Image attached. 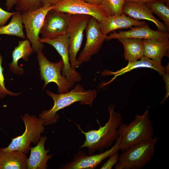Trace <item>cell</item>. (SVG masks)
I'll return each mask as SVG.
<instances>
[{"label":"cell","instance_id":"35","mask_svg":"<svg viewBox=\"0 0 169 169\" xmlns=\"http://www.w3.org/2000/svg\"><path fill=\"white\" fill-rule=\"evenodd\" d=\"M161 1L164 3L166 5L169 6V0H159Z\"/></svg>","mask_w":169,"mask_h":169},{"label":"cell","instance_id":"29","mask_svg":"<svg viewBox=\"0 0 169 169\" xmlns=\"http://www.w3.org/2000/svg\"><path fill=\"white\" fill-rule=\"evenodd\" d=\"M110 158L100 168L101 169H111L113 166L118 161L119 158L118 152L110 156Z\"/></svg>","mask_w":169,"mask_h":169},{"label":"cell","instance_id":"23","mask_svg":"<svg viewBox=\"0 0 169 169\" xmlns=\"http://www.w3.org/2000/svg\"><path fill=\"white\" fill-rule=\"evenodd\" d=\"M22 13L16 11L12 16L10 22L7 25L0 27V35H14L23 39L26 36L23 30Z\"/></svg>","mask_w":169,"mask_h":169},{"label":"cell","instance_id":"26","mask_svg":"<svg viewBox=\"0 0 169 169\" xmlns=\"http://www.w3.org/2000/svg\"><path fill=\"white\" fill-rule=\"evenodd\" d=\"M43 5L41 0H18L15 8L23 13L37 10Z\"/></svg>","mask_w":169,"mask_h":169},{"label":"cell","instance_id":"31","mask_svg":"<svg viewBox=\"0 0 169 169\" xmlns=\"http://www.w3.org/2000/svg\"><path fill=\"white\" fill-rule=\"evenodd\" d=\"M18 0H6V6L8 11L10 10L15 5Z\"/></svg>","mask_w":169,"mask_h":169},{"label":"cell","instance_id":"8","mask_svg":"<svg viewBox=\"0 0 169 169\" xmlns=\"http://www.w3.org/2000/svg\"><path fill=\"white\" fill-rule=\"evenodd\" d=\"M91 17L83 14L72 15L69 19L67 33L69 38V58L71 66L76 70L77 54L80 48L83 33Z\"/></svg>","mask_w":169,"mask_h":169},{"label":"cell","instance_id":"33","mask_svg":"<svg viewBox=\"0 0 169 169\" xmlns=\"http://www.w3.org/2000/svg\"><path fill=\"white\" fill-rule=\"evenodd\" d=\"M60 0H41L43 4L44 5L46 4H50L51 5H54Z\"/></svg>","mask_w":169,"mask_h":169},{"label":"cell","instance_id":"10","mask_svg":"<svg viewBox=\"0 0 169 169\" xmlns=\"http://www.w3.org/2000/svg\"><path fill=\"white\" fill-rule=\"evenodd\" d=\"M52 7L53 10L58 12L90 16L99 23L107 17L100 6L90 4L83 0H60Z\"/></svg>","mask_w":169,"mask_h":169},{"label":"cell","instance_id":"25","mask_svg":"<svg viewBox=\"0 0 169 169\" xmlns=\"http://www.w3.org/2000/svg\"><path fill=\"white\" fill-rule=\"evenodd\" d=\"M124 0H103L100 6L107 16H113L123 13Z\"/></svg>","mask_w":169,"mask_h":169},{"label":"cell","instance_id":"2","mask_svg":"<svg viewBox=\"0 0 169 169\" xmlns=\"http://www.w3.org/2000/svg\"><path fill=\"white\" fill-rule=\"evenodd\" d=\"M46 93L53 99L54 105L51 109L44 110L39 115L44 125L56 123L59 118L57 112L74 103L80 102V105L92 106L97 95L96 90H85L79 84L67 93L57 94L47 90Z\"/></svg>","mask_w":169,"mask_h":169},{"label":"cell","instance_id":"32","mask_svg":"<svg viewBox=\"0 0 169 169\" xmlns=\"http://www.w3.org/2000/svg\"><path fill=\"white\" fill-rule=\"evenodd\" d=\"M84 1L93 5L100 6L103 0H83Z\"/></svg>","mask_w":169,"mask_h":169},{"label":"cell","instance_id":"30","mask_svg":"<svg viewBox=\"0 0 169 169\" xmlns=\"http://www.w3.org/2000/svg\"><path fill=\"white\" fill-rule=\"evenodd\" d=\"M5 11L0 7V27L4 25L8 19L15 13Z\"/></svg>","mask_w":169,"mask_h":169},{"label":"cell","instance_id":"21","mask_svg":"<svg viewBox=\"0 0 169 169\" xmlns=\"http://www.w3.org/2000/svg\"><path fill=\"white\" fill-rule=\"evenodd\" d=\"M26 153L18 151H4L0 149V169H27Z\"/></svg>","mask_w":169,"mask_h":169},{"label":"cell","instance_id":"11","mask_svg":"<svg viewBox=\"0 0 169 169\" xmlns=\"http://www.w3.org/2000/svg\"><path fill=\"white\" fill-rule=\"evenodd\" d=\"M39 42L52 46L61 56L64 64L62 70V76L69 82L71 88L75 83L80 81L82 79L81 76L76 70H73L71 66L69 58V38L67 33L53 39L40 38Z\"/></svg>","mask_w":169,"mask_h":169},{"label":"cell","instance_id":"9","mask_svg":"<svg viewBox=\"0 0 169 169\" xmlns=\"http://www.w3.org/2000/svg\"><path fill=\"white\" fill-rule=\"evenodd\" d=\"M85 30L86 43L82 51L76 58L77 67L90 60L92 56L99 52L107 36L101 33L99 22L92 17L88 23Z\"/></svg>","mask_w":169,"mask_h":169},{"label":"cell","instance_id":"6","mask_svg":"<svg viewBox=\"0 0 169 169\" xmlns=\"http://www.w3.org/2000/svg\"><path fill=\"white\" fill-rule=\"evenodd\" d=\"M36 53L39 67L41 79L44 81L43 89L49 83L54 82L58 86L59 94L68 92L71 88L70 85L61 74L64 67L62 60L57 63L52 62L45 57L42 50Z\"/></svg>","mask_w":169,"mask_h":169},{"label":"cell","instance_id":"7","mask_svg":"<svg viewBox=\"0 0 169 169\" xmlns=\"http://www.w3.org/2000/svg\"><path fill=\"white\" fill-rule=\"evenodd\" d=\"M52 9V5L46 4L37 10L22 13L23 22L27 37L35 52L42 50L44 48V45L39 42L40 38L39 35L45 16Z\"/></svg>","mask_w":169,"mask_h":169},{"label":"cell","instance_id":"24","mask_svg":"<svg viewBox=\"0 0 169 169\" xmlns=\"http://www.w3.org/2000/svg\"><path fill=\"white\" fill-rule=\"evenodd\" d=\"M153 13H155L163 20L169 29V7L161 1L156 0L146 3Z\"/></svg>","mask_w":169,"mask_h":169},{"label":"cell","instance_id":"17","mask_svg":"<svg viewBox=\"0 0 169 169\" xmlns=\"http://www.w3.org/2000/svg\"><path fill=\"white\" fill-rule=\"evenodd\" d=\"M144 57L161 63L164 56L169 57V38L160 39H143Z\"/></svg>","mask_w":169,"mask_h":169},{"label":"cell","instance_id":"13","mask_svg":"<svg viewBox=\"0 0 169 169\" xmlns=\"http://www.w3.org/2000/svg\"><path fill=\"white\" fill-rule=\"evenodd\" d=\"M121 137H119L115 145L111 148L102 153L94 155L87 156L81 151L75 155L73 160L64 165L62 169H93L96 167L104 160L120 150V144Z\"/></svg>","mask_w":169,"mask_h":169},{"label":"cell","instance_id":"15","mask_svg":"<svg viewBox=\"0 0 169 169\" xmlns=\"http://www.w3.org/2000/svg\"><path fill=\"white\" fill-rule=\"evenodd\" d=\"M169 37L168 32L152 30L149 25L146 24L141 26L132 27L127 31H120L118 32L110 33L107 35L106 40L108 41L114 39L125 38L160 39Z\"/></svg>","mask_w":169,"mask_h":169},{"label":"cell","instance_id":"4","mask_svg":"<svg viewBox=\"0 0 169 169\" xmlns=\"http://www.w3.org/2000/svg\"><path fill=\"white\" fill-rule=\"evenodd\" d=\"M158 138L139 142L127 149L119 156L116 169H141L151 160Z\"/></svg>","mask_w":169,"mask_h":169},{"label":"cell","instance_id":"12","mask_svg":"<svg viewBox=\"0 0 169 169\" xmlns=\"http://www.w3.org/2000/svg\"><path fill=\"white\" fill-rule=\"evenodd\" d=\"M72 15L52 9L46 14L40 33L42 38L53 39L67 34L69 21Z\"/></svg>","mask_w":169,"mask_h":169},{"label":"cell","instance_id":"5","mask_svg":"<svg viewBox=\"0 0 169 169\" xmlns=\"http://www.w3.org/2000/svg\"><path fill=\"white\" fill-rule=\"evenodd\" d=\"M21 117L25 126L23 134L12 139V141L7 147L0 149L4 151L18 150L28 153L30 150L31 142L37 145L40 140L42 133L45 130L42 120L34 115H29L28 114Z\"/></svg>","mask_w":169,"mask_h":169},{"label":"cell","instance_id":"28","mask_svg":"<svg viewBox=\"0 0 169 169\" xmlns=\"http://www.w3.org/2000/svg\"><path fill=\"white\" fill-rule=\"evenodd\" d=\"M164 67V72L162 76L165 84L166 93L164 98L161 101V104H164L167 100L169 95V64Z\"/></svg>","mask_w":169,"mask_h":169},{"label":"cell","instance_id":"16","mask_svg":"<svg viewBox=\"0 0 169 169\" xmlns=\"http://www.w3.org/2000/svg\"><path fill=\"white\" fill-rule=\"evenodd\" d=\"M147 24L145 21H139L122 13L113 16H107L101 22L99 23L101 33L104 35L115 30L131 28L132 26H141Z\"/></svg>","mask_w":169,"mask_h":169},{"label":"cell","instance_id":"1","mask_svg":"<svg viewBox=\"0 0 169 169\" xmlns=\"http://www.w3.org/2000/svg\"><path fill=\"white\" fill-rule=\"evenodd\" d=\"M108 109L109 113L108 121L104 126L100 125L97 130L85 132L77 124L85 137V141L79 148H88V152L90 155L93 154L96 151L102 152L105 149H108L119 136L118 128L122 123V116L120 113L116 111L113 105H110Z\"/></svg>","mask_w":169,"mask_h":169},{"label":"cell","instance_id":"18","mask_svg":"<svg viewBox=\"0 0 169 169\" xmlns=\"http://www.w3.org/2000/svg\"><path fill=\"white\" fill-rule=\"evenodd\" d=\"M47 138L46 136L40 137L36 146L30 147V156L27 161V169H47V162L52 156V154H48L50 151L49 149L46 150L45 148V143Z\"/></svg>","mask_w":169,"mask_h":169},{"label":"cell","instance_id":"3","mask_svg":"<svg viewBox=\"0 0 169 169\" xmlns=\"http://www.w3.org/2000/svg\"><path fill=\"white\" fill-rule=\"evenodd\" d=\"M118 132L121 137L120 148L122 152L139 142L153 138L154 130L148 110L142 115H136L128 125L121 124Z\"/></svg>","mask_w":169,"mask_h":169},{"label":"cell","instance_id":"14","mask_svg":"<svg viewBox=\"0 0 169 169\" xmlns=\"http://www.w3.org/2000/svg\"><path fill=\"white\" fill-rule=\"evenodd\" d=\"M122 13L135 19L151 21L156 25L159 31L166 32L169 31V29L153 15V12L145 3L125 1Z\"/></svg>","mask_w":169,"mask_h":169},{"label":"cell","instance_id":"20","mask_svg":"<svg viewBox=\"0 0 169 169\" xmlns=\"http://www.w3.org/2000/svg\"><path fill=\"white\" fill-rule=\"evenodd\" d=\"M30 41L27 39L18 41V45L12 51L13 61L9 64L10 70L15 74L21 75L24 73V69L18 66V60L22 59L25 62L29 60V57L34 52L31 46Z\"/></svg>","mask_w":169,"mask_h":169},{"label":"cell","instance_id":"27","mask_svg":"<svg viewBox=\"0 0 169 169\" xmlns=\"http://www.w3.org/2000/svg\"><path fill=\"white\" fill-rule=\"evenodd\" d=\"M2 61L3 58L0 53V98L3 99L7 95L10 96H18L20 94V92L15 93L10 91L8 90L5 86L4 79L3 74L4 69L2 66Z\"/></svg>","mask_w":169,"mask_h":169},{"label":"cell","instance_id":"22","mask_svg":"<svg viewBox=\"0 0 169 169\" xmlns=\"http://www.w3.org/2000/svg\"><path fill=\"white\" fill-rule=\"evenodd\" d=\"M123 45L125 59L134 61L144 57L143 39L137 38H120L117 39Z\"/></svg>","mask_w":169,"mask_h":169},{"label":"cell","instance_id":"34","mask_svg":"<svg viewBox=\"0 0 169 169\" xmlns=\"http://www.w3.org/2000/svg\"><path fill=\"white\" fill-rule=\"evenodd\" d=\"M155 0H124L126 2H142L145 3L154 2Z\"/></svg>","mask_w":169,"mask_h":169},{"label":"cell","instance_id":"19","mask_svg":"<svg viewBox=\"0 0 169 169\" xmlns=\"http://www.w3.org/2000/svg\"><path fill=\"white\" fill-rule=\"evenodd\" d=\"M140 60L134 61H129L128 64L125 67L115 72H111L106 70H104L102 75H114L112 79L109 82H111L117 76L121 75L124 74L131 71L136 68H147L153 69L157 71L159 74L162 76L164 72V67L163 66L161 63H159L150 59L143 57L140 59Z\"/></svg>","mask_w":169,"mask_h":169}]
</instances>
